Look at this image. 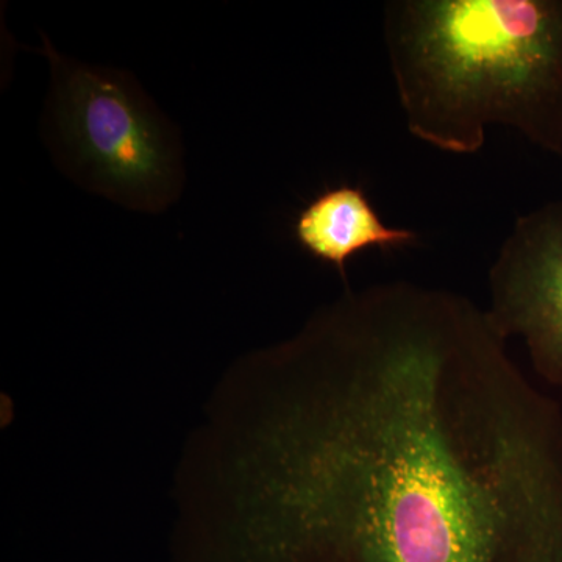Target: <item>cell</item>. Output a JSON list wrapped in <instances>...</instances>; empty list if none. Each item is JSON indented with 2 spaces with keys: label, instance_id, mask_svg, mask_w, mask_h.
<instances>
[{
  "label": "cell",
  "instance_id": "obj_3",
  "mask_svg": "<svg viewBox=\"0 0 562 562\" xmlns=\"http://www.w3.org/2000/svg\"><path fill=\"white\" fill-rule=\"evenodd\" d=\"M52 66L49 131L58 157L87 190L131 210L158 213L183 187L177 132L128 74L63 57Z\"/></svg>",
  "mask_w": 562,
  "mask_h": 562
},
{
  "label": "cell",
  "instance_id": "obj_2",
  "mask_svg": "<svg viewBox=\"0 0 562 562\" xmlns=\"http://www.w3.org/2000/svg\"><path fill=\"white\" fill-rule=\"evenodd\" d=\"M384 40L417 139L469 155L505 125L562 154V0H394Z\"/></svg>",
  "mask_w": 562,
  "mask_h": 562
},
{
  "label": "cell",
  "instance_id": "obj_1",
  "mask_svg": "<svg viewBox=\"0 0 562 562\" xmlns=\"http://www.w3.org/2000/svg\"><path fill=\"white\" fill-rule=\"evenodd\" d=\"M239 562H562V419L490 314L391 281L224 376L177 476Z\"/></svg>",
  "mask_w": 562,
  "mask_h": 562
},
{
  "label": "cell",
  "instance_id": "obj_5",
  "mask_svg": "<svg viewBox=\"0 0 562 562\" xmlns=\"http://www.w3.org/2000/svg\"><path fill=\"white\" fill-rule=\"evenodd\" d=\"M294 238L313 258L335 266L346 279L347 262L366 249H397L417 241V233L383 224L366 192L336 184L317 194L294 222Z\"/></svg>",
  "mask_w": 562,
  "mask_h": 562
},
{
  "label": "cell",
  "instance_id": "obj_4",
  "mask_svg": "<svg viewBox=\"0 0 562 562\" xmlns=\"http://www.w3.org/2000/svg\"><path fill=\"white\" fill-rule=\"evenodd\" d=\"M490 284L495 327L522 338L535 371L562 387V201L516 221Z\"/></svg>",
  "mask_w": 562,
  "mask_h": 562
}]
</instances>
